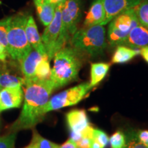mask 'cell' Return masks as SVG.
Segmentation results:
<instances>
[{
  "instance_id": "obj_15",
  "label": "cell",
  "mask_w": 148,
  "mask_h": 148,
  "mask_svg": "<svg viewBox=\"0 0 148 148\" xmlns=\"http://www.w3.org/2000/svg\"><path fill=\"white\" fill-rule=\"evenodd\" d=\"M43 56L37 51L32 49L31 52L20 62L21 71L23 75L24 79H33L35 78L36 68Z\"/></svg>"
},
{
  "instance_id": "obj_30",
  "label": "cell",
  "mask_w": 148,
  "mask_h": 148,
  "mask_svg": "<svg viewBox=\"0 0 148 148\" xmlns=\"http://www.w3.org/2000/svg\"><path fill=\"white\" fill-rule=\"evenodd\" d=\"M8 56L9 55L8 49H6L5 46H3L2 44L0 43V61L3 62V63H5Z\"/></svg>"
},
{
  "instance_id": "obj_26",
  "label": "cell",
  "mask_w": 148,
  "mask_h": 148,
  "mask_svg": "<svg viewBox=\"0 0 148 148\" xmlns=\"http://www.w3.org/2000/svg\"><path fill=\"white\" fill-rule=\"evenodd\" d=\"M92 139L99 143L103 148L108 145V143L109 142L108 136H107L106 133L103 132L102 130L97 129H94Z\"/></svg>"
},
{
  "instance_id": "obj_14",
  "label": "cell",
  "mask_w": 148,
  "mask_h": 148,
  "mask_svg": "<svg viewBox=\"0 0 148 148\" xmlns=\"http://www.w3.org/2000/svg\"><path fill=\"white\" fill-rule=\"evenodd\" d=\"M105 10L103 0H94L84 21V27L102 25L105 19Z\"/></svg>"
},
{
  "instance_id": "obj_37",
  "label": "cell",
  "mask_w": 148,
  "mask_h": 148,
  "mask_svg": "<svg viewBox=\"0 0 148 148\" xmlns=\"http://www.w3.org/2000/svg\"><path fill=\"white\" fill-rule=\"evenodd\" d=\"M1 110H0V113H1Z\"/></svg>"
},
{
  "instance_id": "obj_4",
  "label": "cell",
  "mask_w": 148,
  "mask_h": 148,
  "mask_svg": "<svg viewBox=\"0 0 148 148\" xmlns=\"http://www.w3.org/2000/svg\"><path fill=\"white\" fill-rule=\"evenodd\" d=\"M28 15L18 13L10 16L8 30V51L12 60L21 62L32 50L25 33Z\"/></svg>"
},
{
  "instance_id": "obj_12",
  "label": "cell",
  "mask_w": 148,
  "mask_h": 148,
  "mask_svg": "<svg viewBox=\"0 0 148 148\" xmlns=\"http://www.w3.org/2000/svg\"><path fill=\"white\" fill-rule=\"evenodd\" d=\"M122 45L127 46L132 49H140L145 46H148L147 29L140 23L138 24L131 29Z\"/></svg>"
},
{
  "instance_id": "obj_16",
  "label": "cell",
  "mask_w": 148,
  "mask_h": 148,
  "mask_svg": "<svg viewBox=\"0 0 148 148\" xmlns=\"http://www.w3.org/2000/svg\"><path fill=\"white\" fill-rule=\"evenodd\" d=\"M34 3L40 22L44 26H47L54 17L56 6L46 0H34Z\"/></svg>"
},
{
  "instance_id": "obj_1",
  "label": "cell",
  "mask_w": 148,
  "mask_h": 148,
  "mask_svg": "<svg viewBox=\"0 0 148 148\" xmlns=\"http://www.w3.org/2000/svg\"><path fill=\"white\" fill-rule=\"evenodd\" d=\"M24 78V77H23ZM23 106L20 115L11 125L10 132L33 128L44 117L42 109L55 90L50 79H24Z\"/></svg>"
},
{
  "instance_id": "obj_36",
  "label": "cell",
  "mask_w": 148,
  "mask_h": 148,
  "mask_svg": "<svg viewBox=\"0 0 148 148\" xmlns=\"http://www.w3.org/2000/svg\"><path fill=\"white\" fill-rule=\"evenodd\" d=\"M146 28H147V30H148V27H146Z\"/></svg>"
},
{
  "instance_id": "obj_18",
  "label": "cell",
  "mask_w": 148,
  "mask_h": 148,
  "mask_svg": "<svg viewBox=\"0 0 148 148\" xmlns=\"http://www.w3.org/2000/svg\"><path fill=\"white\" fill-rule=\"evenodd\" d=\"M110 69V64L105 62H96L90 65V82L92 88L101 82Z\"/></svg>"
},
{
  "instance_id": "obj_21",
  "label": "cell",
  "mask_w": 148,
  "mask_h": 148,
  "mask_svg": "<svg viewBox=\"0 0 148 148\" xmlns=\"http://www.w3.org/2000/svg\"><path fill=\"white\" fill-rule=\"evenodd\" d=\"M24 148H60V145L43 138L36 130H34L30 143Z\"/></svg>"
},
{
  "instance_id": "obj_6",
  "label": "cell",
  "mask_w": 148,
  "mask_h": 148,
  "mask_svg": "<svg viewBox=\"0 0 148 148\" xmlns=\"http://www.w3.org/2000/svg\"><path fill=\"white\" fill-rule=\"evenodd\" d=\"M139 24L134 8L128 9L114 17L108 29V42L112 46L122 45L133 27Z\"/></svg>"
},
{
  "instance_id": "obj_11",
  "label": "cell",
  "mask_w": 148,
  "mask_h": 148,
  "mask_svg": "<svg viewBox=\"0 0 148 148\" xmlns=\"http://www.w3.org/2000/svg\"><path fill=\"white\" fill-rule=\"evenodd\" d=\"M24 92L22 87L1 88L0 90V110L18 108L23 100Z\"/></svg>"
},
{
  "instance_id": "obj_10",
  "label": "cell",
  "mask_w": 148,
  "mask_h": 148,
  "mask_svg": "<svg viewBox=\"0 0 148 148\" xmlns=\"http://www.w3.org/2000/svg\"><path fill=\"white\" fill-rule=\"evenodd\" d=\"M68 126L72 133V139L76 141L80 138V133L88 127L89 121L87 114L84 110H73L66 115Z\"/></svg>"
},
{
  "instance_id": "obj_25",
  "label": "cell",
  "mask_w": 148,
  "mask_h": 148,
  "mask_svg": "<svg viewBox=\"0 0 148 148\" xmlns=\"http://www.w3.org/2000/svg\"><path fill=\"white\" fill-rule=\"evenodd\" d=\"M16 132H10L8 134L0 136V148H15Z\"/></svg>"
},
{
  "instance_id": "obj_22",
  "label": "cell",
  "mask_w": 148,
  "mask_h": 148,
  "mask_svg": "<svg viewBox=\"0 0 148 148\" xmlns=\"http://www.w3.org/2000/svg\"><path fill=\"white\" fill-rule=\"evenodd\" d=\"M134 10L140 25L148 27V0H140Z\"/></svg>"
},
{
  "instance_id": "obj_8",
  "label": "cell",
  "mask_w": 148,
  "mask_h": 148,
  "mask_svg": "<svg viewBox=\"0 0 148 148\" xmlns=\"http://www.w3.org/2000/svg\"><path fill=\"white\" fill-rule=\"evenodd\" d=\"M64 1L59 3L56 8L54 17L41 36V39L46 53L49 60H52L56 54V45L58 41L61 30V10Z\"/></svg>"
},
{
  "instance_id": "obj_27",
  "label": "cell",
  "mask_w": 148,
  "mask_h": 148,
  "mask_svg": "<svg viewBox=\"0 0 148 148\" xmlns=\"http://www.w3.org/2000/svg\"><path fill=\"white\" fill-rule=\"evenodd\" d=\"M124 148H147L145 145L141 143L138 139L137 134L135 132H132L129 135L128 142L126 144Z\"/></svg>"
},
{
  "instance_id": "obj_17",
  "label": "cell",
  "mask_w": 148,
  "mask_h": 148,
  "mask_svg": "<svg viewBox=\"0 0 148 148\" xmlns=\"http://www.w3.org/2000/svg\"><path fill=\"white\" fill-rule=\"evenodd\" d=\"M139 54V49H132L125 45H118L112 58V63L123 64L131 60Z\"/></svg>"
},
{
  "instance_id": "obj_20",
  "label": "cell",
  "mask_w": 148,
  "mask_h": 148,
  "mask_svg": "<svg viewBox=\"0 0 148 148\" xmlns=\"http://www.w3.org/2000/svg\"><path fill=\"white\" fill-rule=\"evenodd\" d=\"M50 60L48 58L47 55H44L36 68L35 78L36 79H47L50 78L51 67Z\"/></svg>"
},
{
  "instance_id": "obj_13",
  "label": "cell",
  "mask_w": 148,
  "mask_h": 148,
  "mask_svg": "<svg viewBox=\"0 0 148 148\" xmlns=\"http://www.w3.org/2000/svg\"><path fill=\"white\" fill-rule=\"evenodd\" d=\"M25 33L27 40L32 49L36 50L42 55H47L42 44L41 36L38 32L37 25L32 16L28 15L25 24Z\"/></svg>"
},
{
  "instance_id": "obj_5",
  "label": "cell",
  "mask_w": 148,
  "mask_h": 148,
  "mask_svg": "<svg viewBox=\"0 0 148 148\" xmlns=\"http://www.w3.org/2000/svg\"><path fill=\"white\" fill-rule=\"evenodd\" d=\"M80 0H64L61 10V30L56 45V52L66 47L72 36L77 30V27L81 16Z\"/></svg>"
},
{
  "instance_id": "obj_24",
  "label": "cell",
  "mask_w": 148,
  "mask_h": 148,
  "mask_svg": "<svg viewBox=\"0 0 148 148\" xmlns=\"http://www.w3.org/2000/svg\"><path fill=\"white\" fill-rule=\"evenodd\" d=\"M109 141L111 148H124L125 145V136L123 132L117 131L110 136Z\"/></svg>"
},
{
  "instance_id": "obj_23",
  "label": "cell",
  "mask_w": 148,
  "mask_h": 148,
  "mask_svg": "<svg viewBox=\"0 0 148 148\" xmlns=\"http://www.w3.org/2000/svg\"><path fill=\"white\" fill-rule=\"evenodd\" d=\"M10 16L0 21V43L8 49V30Z\"/></svg>"
},
{
  "instance_id": "obj_9",
  "label": "cell",
  "mask_w": 148,
  "mask_h": 148,
  "mask_svg": "<svg viewBox=\"0 0 148 148\" xmlns=\"http://www.w3.org/2000/svg\"><path fill=\"white\" fill-rule=\"evenodd\" d=\"M140 0H103L105 10V19L102 25H105L114 17L125 10L134 8Z\"/></svg>"
},
{
  "instance_id": "obj_31",
  "label": "cell",
  "mask_w": 148,
  "mask_h": 148,
  "mask_svg": "<svg viewBox=\"0 0 148 148\" xmlns=\"http://www.w3.org/2000/svg\"><path fill=\"white\" fill-rule=\"evenodd\" d=\"M60 148H77L75 142L72 139V138H69L67 140L65 143L62 144V145L60 146Z\"/></svg>"
},
{
  "instance_id": "obj_32",
  "label": "cell",
  "mask_w": 148,
  "mask_h": 148,
  "mask_svg": "<svg viewBox=\"0 0 148 148\" xmlns=\"http://www.w3.org/2000/svg\"><path fill=\"white\" fill-rule=\"evenodd\" d=\"M139 54L141 55L143 58L148 63V46L140 48Z\"/></svg>"
},
{
  "instance_id": "obj_33",
  "label": "cell",
  "mask_w": 148,
  "mask_h": 148,
  "mask_svg": "<svg viewBox=\"0 0 148 148\" xmlns=\"http://www.w3.org/2000/svg\"><path fill=\"white\" fill-rule=\"evenodd\" d=\"M91 148H103V147L99 143H97V141H95V140L92 139Z\"/></svg>"
},
{
  "instance_id": "obj_2",
  "label": "cell",
  "mask_w": 148,
  "mask_h": 148,
  "mask_svg": "<svg viewBox=\"0 0 148 148\" xmlns=\"http://www.w3.org/2000/svg\"><path fill=\"white\" fill-rule=\"evenodd\" d=\"M84 56L73 47H64L56 53L49 78L55 89L76 80L84 63Z\"/></svg>"
},
{
  "instance_id": "obj_7",
  "label": "cell",
  "mask_w": 148,
  "mask_h": 148,
  "mask_svg": "<svg viewBox=\"0 0 148 148\" xmlns=\"http://www.w3.org/2000/svg\"><path fill=\"white\" fill-rule=\"evenodd\" d=\"M91 88L90 83L86 82L63 90L49 99L42 109V113L45 115L50 111L75 105L84 99Z\"/></svg>"
},
{
  "instance_id": "obj_19",
  "label": "cell",
  "mask_w": 148,
  "mask_h": 148,
  "mask_svg": "<svg viewBox=\"0 0 148 148\" xmlns=\"http://www.w3.org/2000/svg\"><path fill=\"white\" fill-rule=\"evenodd\" d=\"M24 78L4 71L0 73V88L23 87Z\"/></svg>"
},
{
  "instance_id": "obj_35",
  "label": "cell",
  "mask_w": 148,
  "mask_h": 148,
  "mask_svg": "<svg viewBox=\"0 0 148 148\" xmlns=\"http://www.w3.org/2000/svg\"><path fill=\"white\" fill-rule=\"evenodd\" d=\"M64 0H50V3H52V4L55 5L56 6H57L59 3H62V1H64Z\"/></svg>"
},
{
  "instance_id": "obj_3",
  "label": "cell",
  "mask_w": 148,
  "mask_h": 148,
  "mask_svg": "<svg viewBox=\"0 0 148 148\" xmlns=\"http://www.w3.org/2000/svg\"><path fill=\"white\" fill-rule=\"evenodd\" d=\"M103 26L83 27L77 30L69 41L71 47L92 57L102 54L107 45L106 29Z\"/></svg>"
},
{
  "instance_id": "obj_28",
  "label": "cell",
  "mask_w": 148,
  "mask_h": 148,
  "mask_svg": "<svg viewBox=\"0 0 148 148\" xmlns=\"http://www.w3.org/2000/svg\"><path fill=\"white\" fill-rule=\"evenodd\" d=\"M75 142L77 148H91L92 138L88 137H80Z\"/></svg>"
},
{
  "instance_id": "obj_34",
  "label": "cell",
  "mask_w": 148,
  "mask_h": 148,
  "mask_svg": "<svg viewBox=\"0 0 148 148\" xmlns=\"http://www.w3.org/2000/svg\"><path fill=\"white\" fill-rule=\"evenodd\" d=\"M5 69H6V64L0 61V73L5 71Z\"/></svg>"
},
{
  "instance_id": "obj_29",
  "label": "cell",
  "mask_w": 148,
  "mask_h": 148,
  "mask_svg": "<svg viewBox=\"0 0 148 148\" xmlns=\"http://www.w3.org/2000/svg\"><path fill=\"white\" fill-rule=\"evenodd\" d=\"M136 134L141 143L148 148V130H139Z\"/></svg>"
}]
</instances>
